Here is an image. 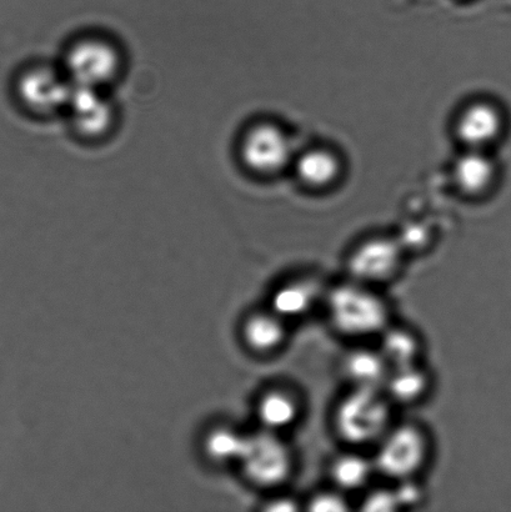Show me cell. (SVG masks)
Returning <instances> with one entry per match:
<instances>
[{"mask_svg": "<svg viewBox=\"0 0 511 512\" xmlns=\"http://www.w3.org/2000/svg\"><path fill=\"white\" fill-rule=\"evenodd\" d=\"M394 408L383 389L349 388L333 411L335 435L349 448H374L394 425Z\"/></svg>", "mask_w": 511, "mask_h": 512, "instance_id": "2", "label": "cell"}, {"mask_svg": "<svg viewBox=\"0 0 511 512\" xmlns=\"http://www.w3.org/2000/svg\"><path fill=\"white\" fill-rule=\"evenodd\" d=\"M268 511H277V512H294L302 510V505L298 503L297 500L293 498H278L272 501L268 505Z\"/></svg>", "mask_w": 511, "mask_h": 512, "instance_id": "24", "label": "cell"}, {"mask_svg": "<svg viewBox=\"0 0 511 512\" xmlns=\"http://www.w3.org/2000/svg\"><path fill=\"white\" fill-rule=\"evenodd\" d=\"M378 339V348L390 369L422 363L423 341L417 331L408 326L392 323Z\"/></svg>", "mask_w": 511, "mask_h": 512, "instance_id": "18", "label": "cell"}, {"mask_svg": "<svg viewBox=\"0 0 511 512\" xmlns=\"http://www.w3.org/2000/svg\"><path fill=\"white\" fill-rule=\"evenodd\" d=\"M324 310L335 333L353 340L378 338L392 321V306L379 288L347 278L330 286Z\"/></svg>", "mask_w": 511, "mask_h": 512, "instance_id": "1", "label": "cell"}, {"mask_svg": "<svg viewBox=\"0 0 511 512\" xmlns=\"http://www.w3.org/2000/svg\"><path fill=\"white\" fill-rule=\"evenodd\" d=\"M432 455L427 431L415 423L395 424L374 446L373 460L378 475L399 483L419 478Z\"/></svg>", "mask_w": 511, "mask_h": 512, "instance_id": "3", "label": "cell"}, {"mask_svg": "<svg viewBox=\"0 0 511 512\" xmlns=\"http://www.w3.org/2000/svg\"><path fill=\"white\" fill-rule=\"evenodd\" d=\"M454 179L460 192L478 197L492 188L497 179V167L483 150L469 149L455 164Z\"/></svg>", "mask_w": 511, "mask_h": 512, "instance_id": "17", "label": "cell"}, {"mask_svg": "<svg viewBox=\"0 0 511 512\" xmlns=\"http://www.w3.org/2000/svg\"><path fill=\"white\" fill-rule=\"evenodd\" d=\"M504 119L497 107L489 103L469 105L457 123L458 137L469 149L483 150L502 135Z\"/></svg>", "mask_w": 511, "mask_h": 512, "instance_id": "12", "label": "cell"}, {"mask_svg": "<svg viewBox=\"0 0 511 512\" xmlns=\"http://www.w3.org/2000/svg\"><path fill=\"white\" fill-rule=\"evenodd\" d=\"M395 494L399 501L400 511L420 508L425 503L427 493L419 478L408 479L393 483Z\"/></svg>", "mask_w": 511, "mask_h": 512, "instance_id": "23", "label": "cell"}, {"mask_svg": "<svg viewBox=\"0 0 511 512\" xmlns=\"http://www.w3.org/2000/svg\"><path fill=\"white\" fill-rule=\"evenodd\" d=\"M303 401L297 391L287 386L265 391L258 403V419L262 429L283 434L302 419Z\"/></svg>", "mask_w": 511, "mask_h": 512, "instance_id": "14", "label": "cell"}, {"mask_svg": "<svg viewBox=\"0 0 511 512\" xmlns=\"http://www.w3.org/2000/svg\"><path fill=\"white\" fill-rule=\"evenodd\" d=\"M239 464L253 485L263 489H277L292 478L295 455L282 434L260 429L257 433L247 435Z\"/></svg>", "mask_w": 511, "mask_h": 512, "instance_id": "5", "label": "cell"}, {"mask_svg": "<svg viewBox=\"0 0 511 512\" xmlns=\"http://www.w3.org/2000/svg\"><path fill=\"white\" fill-rule=\"evenodd\" d=\"M340 370L349 388L383 389L390 366L377 348L359 345L344 354Z\"/></svg>", "mask_w": 511, "mask_h": 512, "instance_id": "11", "label": "cell"}, {"mask_svg": "<svg viewBox=\"0 0 511 512\" xmlns=\"http://www.w3.org/2000/svg\"><path fill=\"white\" fill-rule=\"evenodd\" d=\"M378 475L373 456L363 454L360 449H349L330 460L328 476L333 488L350 495L365 493L374 476Z\"/></svg>", "mask_w": 511, "mask_h": 512, "instance_id": "13", "label": "cell"}, {"mask_svg": "<svg viewBox=\"0 0 511 512\" xmlns=\"http://www.w3.org/2000/svg\"><path fill=\"white\" fill-rule=\"evenodd\" d=\"M247 435L230 428H217L205 438V453L217 463H230L242 458Z\"/></svg>", "mask_w": 511, "mask_h": 512, "instance_id": "20", "label": "cell"}, {"mask_svg": "<svg viewBox=\"0 0 511 512\" xmlns=\"http://www.w3.org/2000/svg\"><path fill=\"white\" fill-rule=\"evenodd\" d=\"M432 375L422 363L390 369L383 391L394 406H413L427 398Z\"/></svg>", "mask_w": 511, "mask_h": 512, "instance_id": "15", "label": "cell"}, {"mask_svg": "<svg viewBox=\"0 0 511 512\" xmlns=\"http://www.w3.org/2000/svg\"><path fill=\"white\" fill-rule=\"evenodd\" d=\"M239 157L249 172L269 177L282 173L292 162V144L278 125L258 123L240 139Z\"/></svg>", "mask_w": 511, "mask_h": 512, "instance_id": "7", "label": "cell"}, {"mask_svg": "<svg viewBox=\"0 0 511 512\" xmlns=\"http://www.w3.org/2000/svg\"><path fill=\"white\" fill-rule=\"evenodd\" d=\"M360 510L368 512H395L400 511L397 494L394 486L388 488L368 489L365 491Z\"/></svg>", "mask_w": 511, "mask_h": 512, "instance_id": "22", "label": "cell"}, {"mask_svg": "<svg viewBox=\"0 0 511 512\" xmlns=\"http://www.w3.org/2000/svg\"><path fill=\"white\" fill-rule=\"evenodd\" d=\"M304 509L312 512H347L352 510L348 495L332 488L318 491L305 501Z\"/></svg>", "mask_w": 511, "mask_h": 512, "instance_id": "21", "label": "cell"}, {"mask_svg": "<svg viewBox=\"0 0 511 512\" xmlns=\"http://www.w3.org/2000/svg\"><path fill=\"white\" fill-rule=\"evenodd\" d=\"M122 68L117 45L99 35H87L70 44L63 70L74 87L104 90L118 79Z\"/></svg>", "mask_w": 511, "mask_h": 512, "instance_id": "4", "label": "cell"}, {"mask_svg": "<svg viewBox=\"0 0 511 512\" xmlns=\"http://www.w3.org/2000/svg\"><path fill=\"white\" fill-rule=\"evenodd\" d=\"M327 290L314 276H297L284 281L273 291L269 309L287 321L302 319L323 305Z\"/></svg>", "mask_w": 511, "mask_h": 512, "instance_id": "10", "label": "cell"}, {"mask_svg": "<svg viewBox=\"0 0 511 512\" xmlns=\"http://www.w3.org/2000/svg\"><path fill=\"white\" fill-rule=\"evenodd\" d=\"M74 85L64 70L49 65H34L18 80L17 92L25 108L38 115L65 112Z\"/></svg>", "mask_w": 511, "mask_h": 512, "instance_id": "8", "label": "cell"}, {"mask_svg": "<svg viewBox=\"0 0 511 512\" xmlns=\"http://www.w3.org/2000/svg\"><path fill=\"white\" fill-rule=\"evenodd\" d=\"M245 344L254 353L272 355L278 353L288 340V321L272 309L249 316L243 326Z\"/></svg>", "mask_w": 511, "mask_h": 512, "instance_id": "16", "label": "cell"}, {"mask_svg": "<svg viewBox=\"0 0 511 512\" xmlns=\"http://www.w3.org/2000/svg\"><path fill=\"white\" fill-rule=\"evenodd\" d=\"M297 174L300 182L309 188H328L339 178V159L337 155L328 150H309L299 158Z\"/></svg>", "mask_w": 511, "mask_h": 512, "instance_id": "19", "label": "cell"}, {"mask_svg": "<svg viewBox=\"0 0 511 512\" xmlns=\"http://www.w3.org/2000/svg\"><path fill=\"white\" fill-rule=\"evenodd\" d=\"M65 112L75 132L90 140L105 137L117 119L114 104L103 89L74 87Z\"/></svg>", "mask_w": 511, "mask_h": 512, "instance_id": "9", "label": "cell"}, {"mask_svg": "<svg viewBox=\"0 0 511 512\" xmlns=\"http://www.w3.org/2000/svg\"><path fill=\"white\" fill-rule=\"evenodd\" d=\"M404 258V247L398 240L385 237L364 240L348 256V278L380 288L398 278Z\"/></svg>", "mask_w": 511, "mask_h": 512, "instance_id": "6", "label": "cell"}]
</instances>
